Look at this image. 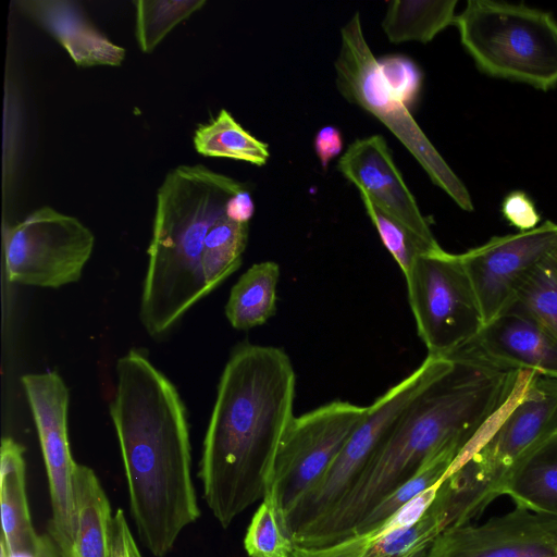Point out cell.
<instances>
[{
	"label": "cell",
	"mask_w": 557,
	"mask_h": 557,
	"mask_svg": "<svg viewBox=\"0 0 557 557\" xmlns=\"http://www.w3.org/2000/svg\"><path fill=\"white\" fill-rule=\"evenodd\" d=\"M249 557H292L295 544L282 528L277 510L269 496L253 513L244 537Z\"/></svg>",
	"instance_id": "cell-29"
},
{
	"label": "cell",
	"mask_w": 557,
	"mask_h": 557,
	"mask_svg": "<svg viewBox=\"0 0 557 557\" xmlns=\"http://www.w3.org/2000/svg\"><path fill=\"white\" fill-rule=\"evenodd\" d=\"M280 267L274 261L252 264L232 287L225 305L230 324L240 331L264 324L276 310Z\"/></svg>",
	"instance_id": "cell-21"
},
{
	"label": "cell",
	"mask_w": 557,
	"mask_h": 557,
	"mask_svg": "<svg viewBox=\"0 0 557 557\" xmlns=\"http://www.w3.org/2000/svg\"><path fill=\"white\" fill-rule=\"evenodd\" d=\"M335 73L342 96L380 120L419 162L432 183L460 209L472 211L474 207L466 185L417 124L409 109L383 82L377 60L364 38L359 12L341 29Z\"/></svg>",
	"instance_id": "cell-7"
},
{
	"label": "cell",
	"mask_w": 557,
	"mask_h": 557,
	"mask_svg": "<svg viewBox=\"0 0 557 557\" xmlns=\"http://www.w3.org/2000/svg\"><path fill=\"white\" fill-rule=\"evenodd\" d=\"M73 488L74 557H111L113 515L109 498L94 470L76 463Z\"/></svg>",
	"instance_id": "cell-20"
},
{
	"label": "cell",
	"mask_w": 557,
	"mask_h": 557,
	"mask_svg": "<svg viewBox=\"0 0 557 557\" xmlns=\"http://www.w3.org/2000/svg\"><path fill=\"white\" fill-rule=\"evenodd\" d=\"M505 495L516 506L557 516V434L516 474Z\"/></svg>",
	"instance_id": "cell-23"
},
{
	"label": "cell",
	"mask_w": 557,
	"mask_h": 557,
	"mask_svg": "<svg viewBox=\"0 0 557 557\" xmlns=\"http://www.w3.org/2000/svg\"><path fill=\"white\" fill-rule=\"evenodd\" d=\"M21 382L37 428L48 476L52 509L48 532L74 557L76 462L67 435L69 389L55 371L28 373Z\"/></svg>",
	"instance_id": "cell-12"
},
{
	"label": "cell",
	"mask_w": 557,
	"mask_h": 557,
	"mask_svg": "<svg viewBox=\"0 0 557 557\" xmlns=\"http://www.w3.org/2000/svg\"><path fill=\"white\" fill-rule=\"evenodd\" d=\"M557 248V223L494 236L459 255L475 293L484 324L511 302L525 275Z\"/></svg>",
	"instance_id": "cell-14"
},
{
	"label": "cell",
	"mask_w": 557,
	"mask_h": 557,
	"mask_svg": "<svg viewBox=\"0 0 557 557\" xmlns=\"http://www.w3.org/2000/svg\"><path fill=\"white\" fill-rule=\"evenodd\" d=\"M380 74L393 96L408 109L419 98L423 75L410 58L400 54L385 55L377 60Z\"/></svg>",
	"instance_id": "cell-31"
},
{
	"label": "cell",
	"mask_w": 557,
	"mask_h": 557,
	"mask_svg": "<svg viewBox=\"0 0 557 557\" xmlns=\"http://www.w3.org/2000/svg\"><path fill=\"white\" fill-rule=\"evenodd\" d=\"M110 416L124 465L129 509L143 544L165 557L199 516L187 411L174 384L140 349L116 362Z\"/></svg>",
	"instance_id": "cell-2"
},
{
	"label": "cell",
	"mask_w": 557,
	"mask_h": 557,
	"mask_svg": "<svg viewBox=\"0 0 557 557\" xmlns=\"http://www.w3.org/2000/svg\"><path fill=\"white\" fill-rule=\"evenodd\" d=\"M253 212V200L250 193L245 188L232 196L226 206L227 216L238 223H248Z\"/></svg>",
	"instance_id": "cell-35"
},
{
	"label": "cell",
	"mask_w": 557,
	"mask_h": 557,
	"mask_svg": "<svg viewBox=\"0 0 557 557\" xmlns=\"http://www.w3.org/2000/svg\"><path fill=\"white\" fill-rule=\"evenodd\" d=\"M480 72L547 91L557 86V21L524 4L469 0L455 17Z\"/></svg>",
	"instance_id": "cell-6"
},
{
	"label": "cell",
	"mask_w": 557,
	"mask_h": 557,
	"mask_svg": "<svg viewBox=\"0 0 557 557\" xmlns=\"http://www.w3.org/2000/svg\"><path fill=\"white\" fill-rule=\"evenodd\" d=\"M94 245V234L76 218L40 208L4 232L7 277L11 283L49 288L75 283Z\"/></svg>",
	"instance_id": "cell-11"
},
{
	"label": "cell",
	"mask_w": 557,
	"mask_h": 557,
	"mask_svg": "<svg viewBox=\"0 0 557 557\" xmlns=\"http://www.w3.org/2000/svg\"><path fill=\"white\" fill-rule=\"evenodd\" d=\"M461 442L455 441L435 455L408 481L384 497L355 528L350 536L364 534L388 519L414 497L443 481L459 451ZM349 536V537H350Z\"/></svg>",
	"instance_id": "cell-25"
},
{
	"label": "cell",
	"mask_w": 557,
	"mask_h": 557,
	"mask_svg": "<svg viewBox=\"0 0 557 557\" xmlns=\"http://www.w3.org/2000/svg\"><path fill=\"white\" fill-rule=\"evenodd\" d=\"M409 305L428 355L448 357L484 325L459 255L443 248L419 256L405 275Z\"/></svg>",
	"instance_id": "cell-9"
},
{
	"label": "cell",
	"mask_w": 557,
	"mask_h": 557,
	"mask_svg": "<svg viewBox=\"0 0 557 557\" xmlns=\"http://www.w3.org/2000/svg\"><path fill=\"white\" fill-rule=\"evenodd\" d=\"M1 556L0 557H9V552L7 549V547L4 546V544L1 543Z\"/></svg>",
	"instance_id": "cell-37"
},
{
	"label": "cell",
	"mask_w": 557,
	"mask_h": 557,
	"mask_svg": "<svg viewBox=\"0 0 557 557\" xmlns=\"http://www.w3.org/2000/svg\"><path fill=\"white\" fill-rule=\"evenodd\" d=\"M554 557H557V555H556V556H554Z\"/></svg>",
	"instance_id": "cell-39"
},
{
	"label": "cell",
	"mask_w": 557,
	"mask_h": 557,
	"mask_svg": "<svg viewBox=\"0 0 557 557\" xmlns=\"http://www.w3.org/2000/svg\"><path fill=\"white\" fill-rule=\"evenodd\" d=\"M460 525L448 484L428 488L371 531L320 547L295 546L292 557H425L436 537Z\"/></svg>",
	"instance_id": "cell-13"
},
{
	"label": "cell",
	"mask_w": 557,
	"mask_h": 557,
	"mask_svg": "<svg viewBox=\"0 0 557 557\" xmlns=\"http://www.w3.org/2000/svg\"><path fill=\"white\" fill-rule=\"evenodd\" d=\"M557 516L516 506L480 524L443 531L425 557H554Z\"/></svg>",
	"instance_id": "cell-15"
},
{
	"label": "cell",
	"mask_w": 557,
	"mask_h": 557,
	"mask_svg": "<svg viewBox=\"0 0 557 557\" xmlns=\"http://www.w3.org/2000/svg\"><path fill=\"white\" fill-rule=\"evenodd\" d=\"M503 216L519 232L531 231L539 226L541 215L533 200L522 190H512L502 202Z\"/></svg>",
	"instance_id": "cell-32"
},
{
	"label": "cell",
	"mask_w": 557,
	"mask_h": 557,
	"mask_svg": "<svg viewBox=\"0 0 557 557\" xmlns=\"http://www.w3.org/2000/svg\"><path fill=\"white\" fill-rule=\"evenodd\" d=\"M367 412L368 406L333 400L293 418L278 446L265 494L281 524L329 471Z\"/></svg>",
	"instance_id": "cell-10"
},
{
	"label": "cell",
	"mask_w": 557,
	"mask_h": 557,
	"mask_svg": "<svg viewBox=\"0 0 557 557\" xmlns=\"http://www.w3.org/2000/svg\"><path fill=\"white\" fill-rule=\"evenodd\" d=\"M359 195L382 243L400 268L404 276L419 256L442 248L429 245L401 223L381 211L363 193L359 191Z\"/></svg>",
	"instance_id": "cell-30"
},
{
	"label": "cell",
	"mask_w": 557,
	"mask_h": 557,
	"mask_svg": "<svg viewBox=\"0 0 557 557\" xmlns=\"http://www.w3.org/2000/svg\"><path fill=\"white\" fill-rule=\"evenodd\" d=\"M456 4V0H394L388 3L382 28L391 42L417 40L426 44L454 24Z\"/></svg>",
	"instance_id": "cell-22"
},
{
	"label": "cell",
	"mask_w": 557,
	"mask_h": 557,
	"mask_svg": "<svg viewBox=\"0 0 557 557\" xmlns=\"http://www.w3.org/2000/svg\"><path fill=\"white\" fill-rule=\"evenodd\" d=\"M451 355L506 371H531L557 379V338L520 313H500Z\"/></svg>",
	"instance_id": "cell-17"
},
{
	"label": "cell",
	"mask_w": 557,
	"mask_h": 557,
	"mask_svg": "<svg viewBox=\"0 0 557 557\" xmlns=\"http://www.w3.org/2000/svg\"><path fill=\"white\" fill-rule=\"evenodd\" d=\"M20 9L51 34L79 66L120 65L124 48L110 41L65 0H24Z\"/></svg>",
	"instance_id": "cell-18"
},
{
	"label": "cell",
	"mask_w": 557,
	"mask_h": 557,
	"mask_svg": "<svg viewBox=\"0 0 557 557\" xmlns=\"http://www.w3.org/2000/svg\"><path fill=\"white\" fill-rule=\"evenodd\" d=\"M248 231V223L232 221L227 214L213 226L203 257V274L209 294L240 267Z\"/></svg>",
	"instance_id": "cell-27"
},
{
	"label": "cell",
	"mask_w": 557,
	"mask_h": 557,
	"mask_svg": "<svg viewBox=\"0 0 557 557\" xmlns=\"http://www.w3.org/2000/svg\"><path fill=\"white\" fill-rule=\"evenodd\" d=\"M448 358L444 371L395 421L348 493L292 537L296 546L320 548L348 539L384 497L444 446L455 441L466 446L509 399L523 373Z\"/></svg>",
	"instance_id": "cell-1"
},
{
	"label": "cell",
	"mask_w": 557,
	"mask_h": 557,
	"mask_svg": "<svg viewBox=\"0 0 557 557\" xmlns=\"http://www.w3.org/2000/svg\"><path fill=\"white\" fill-rule=\"evenodd\" d=\"M557 434V379L523 371L498 412L459 451L449 478L469 523L505 495L523 466Z\"/></svg>",
	"instance_id": "cell-5"
},
{
	"label": "cell",
	"mask_w": 557,
	"mask_h": 557,
	"mask_svg": "<svg viewBox=\"0 0 557 557\" xmlns=\"http://www.w3.org/2000/svg\"><path fill=\"white\" fill-rule=\"evenodd\" d=\"M554 251L525 275L503 312L524 314L557 338V256Z\"/></svg>",
	"instance_id": "cell-26"
},
{
	"label": "cell",
	"mask_w": 557,
	"mask_h": 557,
	"mask_svg": "<svg viewBox=\"0 0 557 557\" xmlns=\"http://www.w3.org/2000/svg\"><path fill=\"white\" fill-rule=\"evenodd\" d=\"M136 37L143 52L150 53L180 22L199 10L205 0H138Z\"/></svg>",
	"instance_id": "cell-28"
},
{
	"label": "cell",
	"mask_w": 557,
	"mask_h": 557,
	"mask_svg": "<svg viewBox=\"0 0 557 557\" xmlns=\"http://www.w3.org/2000/svg\"><path fill=\"white\" fill-rule=\"evenodd\" d=\"M25 448L3 437L0 453V506L2 536L11 556L34 557L39 534L32 523L26 494Z\"/></svg>",
	"instance_id": "cell-19"
},
{
	"label": "cell",
	"mask_w": 557,
	"mask_h": 557,
	"mask_svg": "<svg viewBox=\"0 0 557 557\" xmlns=\"http://www.w3.org/2000/svg\"><path fill=\"white\" fill-rule=\"evenodd\" d=\"M196 150L207 157L227 158L263 165L268 145L243 128L224 109L210 123L200 125L194 136Z\"/></svg>",
	"instance_id": "cell-24"
},
{
	"label": "cell",
	"mask_w": 557,
	"mask_h": 557,
	"mask_svg": "<svg viewBox=\"0 0 557 557\" xmlns=\"http://www.w3.org/2000/svg\"><path fill=\"white\" fill-rule=\"evenodd\" d=\"M111 557H143L122 509L113 515Z\"/></svg>",
	"instance_id": "cell-33"
},
{
	"label": "cell",
	"mask_w": 557,
	"mask_h": 557,
	"mask_svg": "<svg viewBox=\"0 0 557 557\" xmlns=\"http://www.w3.org/2000/svg\"><path fill=\"white\" fill-rule=\"evenodd\" d=\"M313 146L321 165L326 169L343 150L342 133L334 126H324L317 132Z\"/></svg>",
	"instance_id": "cell-34"
},
{
	"label": "cell",
	"mask_w": 557,
	"mask_h": 557,
	"mask_svg": "<svg viewBox=\"0 0 557 557\" xmlns=\"http://www.w3.org/2000/svg\"><path fill=\"white\" fill-rule=\"evenodd\" d=\"M9 557H30V556H11ZM34 557H72L59 544V542L49 533L39 534L37 548Z\"/></svg>",
	"instance_id": "cell-36"
},
{
	"label": "cell",
	"mask_w": 557,
	"mask_h": 557,
	"mask_svg": "<svg viewBox=\"0 0 557 557\" xmlns=\"http://www.w3.org/2000/svg\"><path fill=\"white\" fill-rule=\"evenodd\" d=\"M337 169L381 211L429 245L440 247L383 136L371 135L355 140L339 158Z\"/></svg>",
	"instance_id": "cell-16"
},
{
	"label": "cell",
	"mask_w": 557,
	"mask_h": 557,
	"mask_svg": "<svg viewBox=\"0 0 557 557\" xmlns=\"http://www.w3.org/2000/svg\"><path fill=\"white\" fill-rule=\"evenodd\" d=\"M245 186L201 164L168 173L157 194L152 237L139 305L151 337L168 333L209 293L203 257L213 226L226 215L232 196Z\"/></svg>",
	"instance_id": "cell-4"
},
{
	"label": "cell",
	"mask_w": 557,
	"mask_h": 557,
	"mask_svg": "<svg viewBox=\"0 0 557 557\" xmlns=\"http://www.w3.org/2000/svg\"><path fill=\"white\" fill-rule=\"evenodd\" d=\"M448 362V357L428 355L411 374L368 406L367 416L332 467L282 522L290 540L327 513L348 493L398 417L444 371Z\"/></svg>",
	"instance_id": "cell-8"
},
{
	"label": "cell",
	"mask_w": 557,
	"mask_h": 557,
	"mask_svg": "<svg viewBox=\"0 0 557 557\" xmlns=\"http://www.w3.org/2000/svg\"><path fill=\"white\" fill-rule=\"evenodd\" d=\"M554 253L557 256V248H556V250L554 251Z\"/></svg>",
	"instance_id": "cell-38"
},
{
	"label": "cell",
	"mask_w": 557,
	"mask_h": 557,
	"mask_svg": "<svg viewBox=\"0 0 557 557\" xmlns=\"http://www.w3.org/2000/svg\"><path fill=\"white\" fill-rule=\"evenodd\" d=\"M296 374L281 348L242 344L221 374L198 476L223 528L265 496L294 416Z\"/></svg>",
	"instance_id": "cell-3"
}]
</instances>
